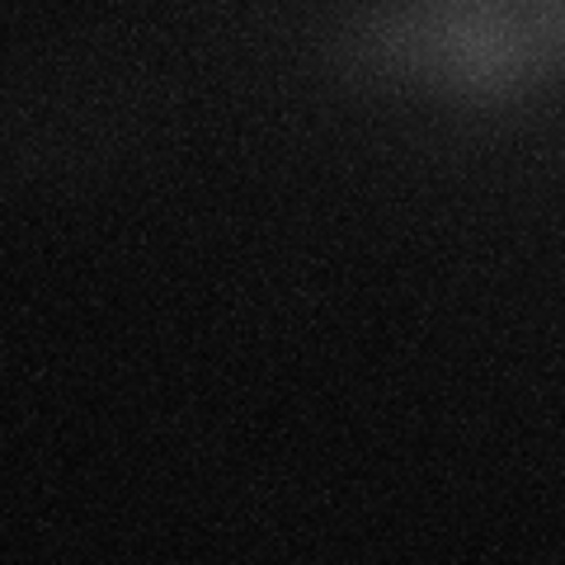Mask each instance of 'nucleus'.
I'll list each match as a JSON object with an SVG mask.
<instances>
[{
  "instance_id": "nucleus-1",
  "label": "nucleus",
  "mask_w": 565,
  "mask_h": 565,
  "mask_svg": "<svg viewBox=\"0 0 565 565\" xmlns=\"http://www.w3.org/2000/svg\"><path fill=\"white\" fill-rule=\"evenodd\" d=\"M340 71L457 114L565 99V0H344Z\"/></svg>"
}]
</instances>
